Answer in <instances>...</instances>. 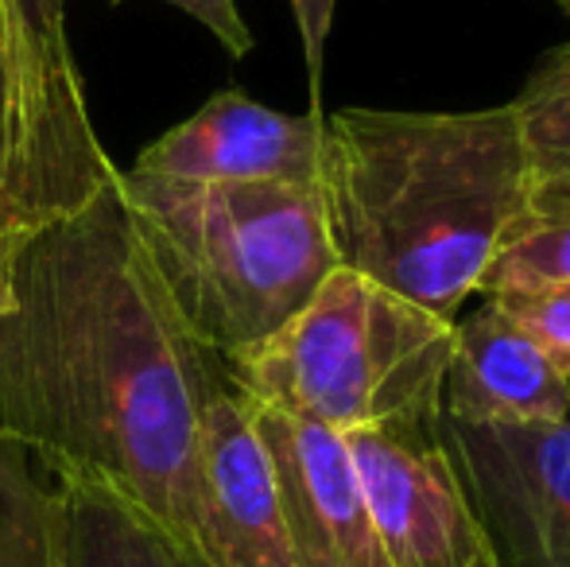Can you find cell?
<instances>
[{"instance_id":"6da1fadb","label":"cell","mask_w":570,"mask_h":567,"mask_svg":"<svg viewBox=\"0 0 570 567\" xmlns=\"http://www.w3.org/2000/svg\"><path fill=\"white\" fill-rule=\"evenodd\" d=\"M4 276L0 436L198 548V436L226 370L175 311L117 183L31 234Z\"/></svg>"},{"instance_id":"7a4b0ae2","label":"cell","mask_w":570,"mask_h":567,"mask_svg":"<svg viewBox=\"0 0 570 567\" xmlns=\"http://www.w3.org/2000/svg\"><path fill=\"white\" fill-rule=\"evenodd\" d=\"M318 195L338 265L458 319L535 206V151L512 106L323 117Z\"/></svg>"},{"instance_id":"3957f363","label":"cell","mask_w":570,"mask_h":567,"mask_svg":"<svg viewBox=\"0 0 570 567\" xmlns=\"http://www.w3.org/2000/svg\"><path fill=\"white\" fill-rule=\"evenodd\" d=\"M175 311L206 350L237 354L287 323L338 268L318 187L117 175Z\"/></svg>"},{"instance_id":"277c9868","label":"cell","mask_w":570,"mask_h":567,"mask_svg":"<svg viewBox=\"0 0 570 567\" xmlns=\"http://www.w3.org/2000/svg\"><path fill=\"white\" fill-rule=\"evenodd\" d=\"M451 342V319L338 265L279 331L226 354L222 370L248 401L338 436H439Z\"/></svg>"},{"instance_id":"5b68a950","label":"cell","mask_w":570,"mask_h":567,"mask_svg":"<svg viewBox=\"0 0 570 567\" xmlns=\"http://www.w3.org/2000/svg\"><path fill=\"white\" fill-rule=\"evenodd\" d=\"M0 222L12 257L31 234L106 195L120 167L101 148L90 121L82 75L67 39V0H0Z\"/></svg>"},{"instance_id":"8992f818","label":"cell","mask_w":570,"mask_h":567,"mask_svg":"<svg viewBox=\"0 0 570 567\" xmlns=\"http://www.w3.org/2000/svg\"><path fill=\"white\" fill-rule=\"evenodd\" d=\"M501 567H570V420L439 428Z\"/></svg>"},{"instance_id":"52a82bcc","label":"cell","mask_w":570,"mask_h":567,"mask_svg":"<svg viewBox=\"0 0 570 567\" xmlns=\"http://www.w3.org/2000/svg\"><path fill=\"white\" fill-rule=\"evenodd\" d=\"M389 567H501L439 436H345Z\"/></svg>"},{"instance_id":"ba28073f","label":"cell","mask_w":570,"mask_h":567,"mask_svg":"<svg viewBox=\"0 0 570 567\" xmlns=\"http://www.w3.org/2000/svg\"><path fill=\"white\" fill-rule=\"evenodd\" d=\"M248 412L276 475L299 567H389L345 436L256 401Z\"/></svg>"},{"instance_id":"9c48e42d","label":"cell","mask_w":570,"mask_h":567,"mask_svg":"<svg viewBox=\"0 0 570 567\" xmlns=\"http://www.w3.org/2000/svg\"><path fill=\"white\" fill-rule=\"evenodd\" d=\"M198 548L214 567H299L268 451L229 378L206 401L198 436Z\"/></svg>"},{"instance_id":"30bf717a","label":"cell","mask_w":570,"mask_h":567,"mask_svg":"<svg viewBox=\"0 0 570 567\" xmlns=\"http://www.w3.org/2000/svg\"><path fill=\"white\" fill-rule=\"evenodd\" d=\"M136 172L187 183H295L318 187L323 114H279L240 90H222L198 114L151 140Z\"/></svg>"},{"instance_id":"8fae6325","label":"cell","mask_w":570,"mask_h":567,"mask_svg":"<svg viewBox=\"0 0 570 567\" xmlns=\"http://www.w3.org/2000/svg\"><path fill=\"white\" fill-rule=\"evenodd\" d=\"M443 420L458 424H559L570 420V378L493 300L454 319Z\"/></svg>"},{"instance_id":"7c38bea8","label":"cell","mask_w":570,"mask_h":567,"mask_svg":"<svg viewBox=\"0 0 570 567\" xmlns=\"http://www.w3.org/2000/svg\"><path fill=\"white\" fill-rule=\"evenodd\" d=\"M47 567H214L198 548L94 478H55Z\"/></svg>"},{"instance_id":"4fadbf2b","label":"cell","mask_w":570,"mask_h":567,"mask_svg":"<svg viewBox=\"0 0 570 567\" xmlns=\"http://www.w3.org/2000/svg\"><path fill=\"white\" fill-rule=\"evenodd\" d=\"M570 284V203H535L493 261L481 295Z\"/></svg>"},{"instance_id":"5bb4252c","label":"cell","mask_w":570,"mask_h":567,"mask_svg":"<svg viewBox=\"0 0 570 567\" xmlns=\"http://www.w3.org/2000/svg\"><path fill=\"white\" fill-rule=\"evenodd\" d=\"M31 454L0 436V567H47L51 486L31 470Z\"/></svg>"},{"instance_id":"9a60e30c","label":"cell","mask_w":570,"mask_h":567,"mask_svg":"<svg viewBox=\"0 0 570 567\" xmlns=\"http://www.w3.org/2000/svg\"><path fill=\"white\" fill-rule=\"evenodd\" d=\"M509 106L535 159L570 156V39L543 55Z\"/></svg>"},{"instance_id":"2e32d148","label":"cell","mask_w":570,"mask_h":567,"mask_svg":"<svg viewBox=\"0 0 570 567\" xmlns=\"http://www.w3.org/2000/svg\"><path fill=\"white\" fill-rule=\"evenodd\" d=\"M504 315H512L570 378V284L535 287V292L485 295Z\"/></svg>"},{"instance_id":"e0dca14e","label":"cell","mask_w":570,"mask_h":567,"mask_svg":"<svg viewBox=\"0 0 570 567\" xmlns=\"http://www.w3.org/2000/svg\"><path fill=\"white\" fill-rule=\"evenodd\" d=\"M179 12H187L190 20H198L233 59H245L253 51V31H248L245 16H240L237 0H167Z\"/></svg>"},{"instance_id":"ac0fdd59","label":"cell","mask_w":570,"mask_h":567,"mask_svg":"<svg viewBox=\"0 0 570 567\" xmlns=\"http://www.w3.org/2000/svg\"><path fill=\"white\" fill-rule=\"evenodd\" d=\"M334 8H338V0H292L303 59H307V75H311V86H315V101H318V82H323L326 39H331V28H334Z\"/></svg>"},{"instance_id":"d6986e66","label":"cell","mask_w":570,"mask_h":567,"mask_svg":"<svg viewBox=\"0 0 570 567\" xmlns=\"http://www.w3.org/2000/svg\"><path fill=\"white\" fill-rule=\"evenodd\" d=\"M535 203H570V156L535 159Z\"/></svg>"},{"instance_id":"ffe728a7","label":"cell","mask_w":570,"mask_h":567,"mask_svg":"<svg viewBox=\"0 0 570 567\" xmlns=\"http://www.w3.org/2000/svg\"><path fill=\"white\" fill-rule=\"evenodd\" d=\"M0 179H4V75H0ZM8 261V245H4V222H0V268Z\"/></svg>"},{"instance_id":"44dd1931","label":"cell","mask_w":570,"mask_h":567,"mask_svg":"<svg viewBox=\"0 0 570 567\" xmlns=\"http://www.w3.org/2000/svg\"><path fill=\"white\" fill-rule=\"evenodd\" d=\"M8 311H12V284H8L4 268H0V323H4Z\"/></svg>"},{"instance_id":"7402d4cb","label":"cell","mask_w":570,"mask_h":567,"mask_svg":"<svg viewBox=\"0 0 570 567\" xmlns=\"http://www.w3.org/2000/svg\"><path fill=\"white\" fill-rule=\"evenodd\" d=\"M556 4H559V8H563V12L570 16V0H556Z\"/></svg>"}]
</instances>
